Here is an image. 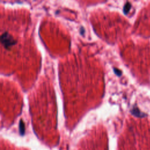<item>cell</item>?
I'll return each mask as SVG.
<instances>
[{"label": "cell", "mask_w": 150, "mask_h": 150, "mask_svg": "<svg viewBox=\"0 0 150 150\" xmlns=\"http://www.w3.org/2000/svg\"><path fill=\"white\" fill-rule=\"evenodd\" d=\"M25 125H24V123L21 121L20 124V134L21 135H24L25 134Z\"/></svg>", "instance_id": "2"}, {"label": "cell", "mask_w": 150, "mask_h": 150, "mask_svg": "<svg viewBox=\"0 0 150 150\" xmlns=\"http://www.w3.org/2000/svg\"><path fill=\"white\" fill-rule=\"evenodd\" d=\"M0 41L7 49H9L8 47H11L16 43V41L13 38V37L7 32L4 33L2 35L1 38H0Z\"/></svg>", "instance_id": "1"}]
</instances>
